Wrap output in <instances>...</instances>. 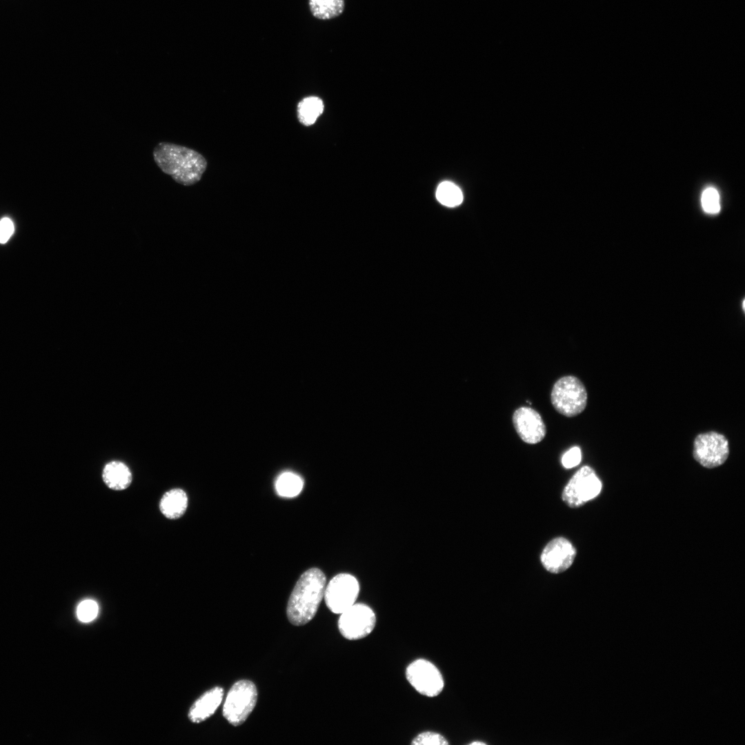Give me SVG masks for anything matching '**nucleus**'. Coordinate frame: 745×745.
Masks as SVG:
<instances>
[{"label":"nucleus","mask_w":745,"mask_h":745,"mask_svg":"<svg viewBox=\"0 0 745 745\" xmlns=\"http://www.w3.org/2000/svg\"><path fill=\"white\" fill-rule=\"evenodd\" d=\"M436 198L442 205L455 207L463 201V194L460 188L450 181H443L437 187Z\"/></svg>","instance_id":"a211bd4d"},{"label":"nucleus","mask_w":745,"mask_h":745,"mask_svg":"<svg viewBox=\"0 0 745 745\" xmlns=\"http://www.w3.org/2000/svg\"><path fill=\"white\" fill-rule=\"evenodd\" d=\"M257 700V691L255 684L243 679L235 682L227 694L223 706V715L235 726L244 723L254 709Z\"/></svg>","instance_id":"20e7f679"},{"label":"nucleus","mask_w":745,"mask_h":745,"mask_svg":"<svg viewBox=\"0 0 745 745\" xmlns=\"http://www.w3.org/2000/svg\"><path fill=\"white\" fill-rule=\"evenodd\" d=\"M581 460V449L578 446H573L563 455L562 464L565 468H572L577 466Z\"/></svg>","instance_id":"4be33fe9"},{"label":"nucleus","mask_w":745,"mask_h":745,"mask_svg":"<svg viewBox=\"0 0 745 745\" xmlns=\"http://www.w3.org/2000/svg\"><path fill=\"white\" fill-rule=\"evenodd\" d=\"M102 479L109 488L123 490L130 486L132 477L129 468L124 463L112 461L104 466Z\"/></svg>","instance_id":"4468645a"},{"label":"nucleus","mask_w":745,"mask_h":745,"mask_svg":"<svg viewBox=\"0 0 745 745\" xmlns=\"http://www.w3.org/2000/svg\"><path fill=\"white\" fill-rule=\"evenodd\" d=\"M447 739L441 734L433 731H425L418 734L411 742L413 745H446Z\"/></svg>","instance_id":"412c9836"},{"label":"nucleus","mask_w":745,"mask_h":745,"mask_svg":"<svg viewBox=\"0 0 745 745\" xmlns=\"http://www.w3.org/2000/svg\"><path fill=\"white\" fill-rule=\"evenodd\" d=\"M513 424L519 437L526 444L539 443L546 436V427L542 416L530 407L517 408L513 415Z\"/></svg>","instance_id":"9b49d317"},{"label":"nucleus","mask_w":745,"mask_h":745,"mask_svg":"<svg viewBox=\"0 0 745 745\" xmlns=\"http://www.w3.org/2000/svg\"><path fill=\"white\" fill-rule=\"evenodd\" d=\"M188 497L181 488H175L166 491L159 501V509L163 515L170 519L180 518L186 513Z\"/></svg>","instance_id":"ddd939ff"},{"label":"nucleus","mask_w":745,"mask_h":745,"mask_svg":"<svg viewBox=\"0 0 745 745\" xmlns=\"http://www.w3.org/2000/svg\"><path fill=\"white\" fill-rule=\"evenodd\" d=\"M576 556V550L567 539L559 537L550 540L542 550L541 562L551 573H561L570 567Z\"/></svg>","instance_id":"9d476101"},{"label":"nucleus","mask_w":745,"mask_h":745,"mask_svg":"<svg viewBox=\"0 0 745 745\" xmlns=\"http://www.w3.org/2000/svg\"><path fill=\"white\" fill-rule=\"evenodd\" d=\"M406 677L419 693L429 697L437 696L444 686L439 670L425 659L412 662L406 669Z\"/></svg>","instance_id":"1a4fd4ad"},{"label":"nucleus","mask_w":745,"mask_h":745,"mask_svg":"<svg viewBox=\"0 0 745 745\" xmlns=\"http://www.w3.org/2000/svg\"><path fill=\"white\" fill-rule=\"evenodd\" d=\"M223 689L216 686L203 694L190 708L188 717L193 723H200L212 715L221 704Z\"/></svg>","instance_id":"f8f14e48"},{"label":"nucleus","mask_w":745,"mask_h":745,"mask_svg":"<svg viewBox=\"0 0 745 745\" xmlns=\"http://www.w3.org/2000/svg\"><path fill=\"white\" fill-rule=\"evenodd\" d=\"M359 590V582L355 576L349 573L337 574L326 586L324 595L326 604L333 613L341 614L355 603Z\"/></svg>","instance_id":"0eeeda50"},{"label":"nucleus","mask_w":745,"mask_h":745,"mask_svg":"<svg viewBox=\"0 0 745 745\" xmlns=\"http://www.w3.org/2000/svg\"><path fill=\"white\" fill-rule=\"evenodd\" d=\"M728 455V441L721 433L709 431L697 435L694 439L693 455L703 467H718L726 461Z\"/></svg>","instance_id":"423d86ee"},{"label":"nucleus","mask_w":745,"mask_h":745,"mask_svg":"<svg viewBox=\"0 0 745 745\" xmlns=\"http://www.w3.org/2000/svg\"><path fill=\"white\" fill-rule=\"evenodd\" d=\"M602 484L595 470L588 466L578 470L564 488L562 498L570 508H578L595 498Z\"/></svg>","instance_id":"39448f33"},{"label":"nucleus","mask_w":745,"mask_h":745,"mask_svg":"<svg viewBox=\"0 0 745 745\" xmlns=\"http://www.w3.org/2000/svg\"><path fill=\"white\" fill-rule=\"evenodd\" d=\"M324 111L322 100L317 97L303 99L297 106V115L301 123L309 126L315 123Z\"/></svg>","instance_id":"dca6fc26"},{"label":"nucleus","mask_w":745,"mask_h":745,"mask_svg":"<svg viewBox=\"0 0 745 745\" xmlns=\"http://www.w3.org/2000/svg\"><path fill=\"white\" fill-rule=\"evenodd\" d=\"M152 154L158 167L183 186L198 182L207 168V161L202 155L175 143L161 142L155 146Z\"/></svg>","instance_id":"f257e3e1"},{"label":"nucleus","mask_w":745,"mask_h":745,"mask_svg":"<svg viewBox=\"0 0 745 745\" xmlns=\"http://www.w3.org/2000/svg\"><path fill=\"white\" fill-rule=\"evenodd\" d=\"M13 232L14 225L12 220L8 217L1 219L0 220V243H6Z\"/></svg>","instance_id":"5701e85b"},{"label":"nucleus","mask_w":745,"mask_h":745,"mask_svg":"<svg viewBox=\"0 0 745 745\" xmlns=\"http://www.w3.org/2000/svg\"><path fill=\"white\" fill-rule=\"evenodd\" d=\"M376 624L373 610L363 603H355L340 614L338 628L341 635L349 640L363 639L370 635Z\"/></svg>","instance_id":"6e6552de"},{"label":"nucleus","mask_w":745,"mask_h":745,"mask_svg":"<svg viewBox=\"0 0 745 745\" xmlns=\"http://www.w3.org/2000/svg\"><path fill=\"white\" fill-rule=\"evenodd\" d=\"M99 613V606L97 603L90 599H87L81 602L77 608V616L78 619L84 623L90 622L94 620Z\"/></svg>","instance_id":"aec40b11"},{"label":"nucleus","mask_w":745,"mask_h":745,"mask_svg":"<svg viewBox=\"0 0 745 745\" xmlns=\"http://www.w3.org/2000/svg\"><path fill=\"white\" fill-rule=\"evenodd\" d=\"M312 16L321 20H329L341 15L345 8L344 0H309Z\"/></svg>","instance_id":"2eb2a0df"},{"label":"nucleus","mask_w":745,"mask_h":745,"mask_svg":"<svg viewBox=\"0 0 745 745\" xmlns=\"http://www.w3.org/2000/svg\"><path fill=\"white\" fill-rule=\"evenodd\" d=\"M326 578L318 568L304 572L290 595L286 613L289 622L295 626L309 622L316 615L324 598Z\"/></svg>","instance_id":"f03ea898"},{"label":"nucleus","mask_w":745,"mask_h":745,"mask_svg":"<svg viewBox=\"0 0 745 745\" xmlns=\"http://www.w3.org/2000/svg\"><path fill=\"white\" fill-rule=\"evenodd\" d=\"M701 203L704 210L708 214H717L720 210L719 195L713 187L706 188L701 197Z\"/></svg>","instance_id":"6ab92c4d"},{"label":"nucleus","mask_w":745,"mask_h":745,"mask_svg":"<svg viewBox=\"0 0 745 745\" xmlns=\"http://www.w3.org/2000/svg\"><path fill=\"white\" fill-rule=\"evenodd\" d=\"M304 486L301 477L292 472H284L277 479L275 488L279 495L293 497L299 495Z\"/></svg>","instance_id":"f3484780"},{"label":"nucleus","mask_w":745,"mask_h":745,"mask_svg":"<svg viewBox=\"0 0 745 745\" xmlns=\"http://www.w3.org/2000/svg\"><path fill=\"white\" fill-rule=\"evenodd\" d=\"M588 395L584 384L573 375L562 377L554 384L550 401L559 414L575 417L582 413L587 404Z\"/></svg>","instance_id":"7ed1b4c3"},{"label":"nucleus","mask_w":745,"mask_h":745,"mask_svg":"<svg viewBox=\"0 0 745 745\" xmlns=\"http://www.w3.org/2000/svg\"><path fill=\"white\" fill-rule=\"evenodd\" d=\"M470 744H475H475H485V743L482 742L477 741V742H473Z\"/></svg>","instance_id":"b1692460"}]
</instances>
